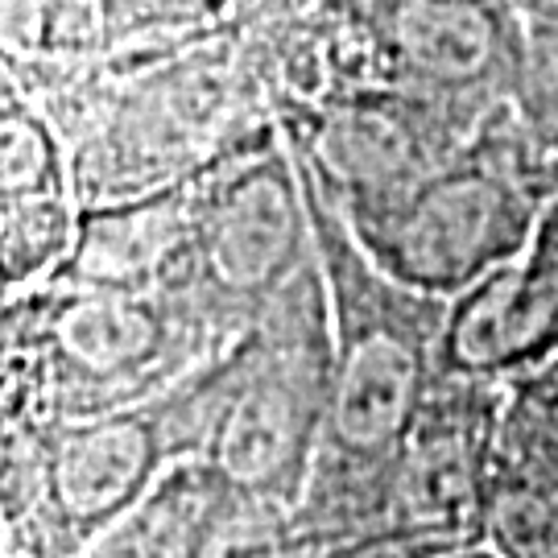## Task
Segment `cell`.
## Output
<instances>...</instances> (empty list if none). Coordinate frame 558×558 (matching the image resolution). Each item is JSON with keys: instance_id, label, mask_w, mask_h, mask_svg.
Returning <instances> with one entry per match:
<instances>
[{"instance_id": "cell-1", "label": "cell", "mask_w": 558, "mask_h": 558, "mask_svg": "<svg viewBox=\"0 0 558 558\" xmlns=\"http://www.w3.org/2000/svg\"><path fill=\"white\" fill-rule=\"evenodd\" d=\"M558 191L555 149L500 104L472 145L368 199L336 203L364 253L401 286L456 302L521 253L542 203Z\"/></svg>"}, {"instance_id": "cell-2", "label": "cell", "mask_w": 558, "mask_h": 558, "mask_svg": "<svg viewBox=\"0 0 558 558\" xmlns=\"http://www.w3.org/2000/svg\"><path fill=\"white\" fill-rule=\"evenodd\" d=\"M302 182L336 336V389L323 442L360 459H393L418 401L439 373L451 302L389 278L364 253L331 195L306 170Z\"/></svg>"}, {"instance_id": "cell-3", "label": "cell", "mask_w": 558, "mask_h": 558, "mask_svg": "<svg viewBox=\"0 0 558 558\" xmlns=\"http://www.w3.org/2000/svg\"><path fill=\"white\" fill-rule=\"evenodd\" d=\"M336 389V336L319 260L260 302L207 463L240 497H302Z\"/></svg>"}, {"instance_id": "cell-4", "label": "cell", "mask_w": 558, "mask_h": 558, "mask_svg": "<svg viewBox=\"0 0 558 558\" xmlns=\"http://www.w3.org/2000/svg\"><path fill=\"white\" fill-rule=\"evenodd\" d=\"M319 260L302 166L278 124L220 149L203 166L191 278L203 299L253 319L286 281Z\"/></svg>"}, {"instance_id": "cell-5", "label": "cell", "mask_w": 558, "mask_h": 558, "mask_svg": "<svg viewBox=\"0 0 558 558\" xmlns=\"http://www.w3.org/2000/svg\"><path fill=\"white\" fill-rule=\"evenodd\" d=\"M509 380L442 368L389 459L393 525L480 542V500L497 456Z\"/></svg>"}, {"instance_id": "cell-6", "label": "cell", "mask_w": 558, "mask_h": 558, "mask_svg": "<svg viewBox=\"0 0 558 558\" xmlns=\"http://www.w3.org/2000/svg\"><path fill=\"white\" fill-rule=\"evenodd\" d=\"M385 75L447 108L488 117L518 100L525 25L500 0H385L377 25Z\"/></svg>"}, {"instance_id": "cell-7", "label": "cell", "mask_w": 558, "mask_h": 558, "mask_svg": "<svg viewBox=\"0 0 558 558\" xmlns=\"http://www.w3.org/2000/svg\"><path fill=\"white\" fill-rule=\"evenodd\" d=\"M34 430L46 468V518L54 521L71 555H80L83 542L129 513L174 463L186 459L158 401Z\"/></svg>"}, {"instance_id": "cell-8", "label": "cell", "mask_w": 558, "mask_h": 558, "mask_svg": "<svg viewBox=\"0 0 558 558\" xmlns=\"http://www.w3.org/2000/svg\"><path fill=\"white\" fill-rule=\"evenodd\" d=\"M558 356V191L534 232L468 294L451 302L439 364L451 373L518 380Z\"/></svg>"}, {"instance_id": "cell-9", "label": "cell", "mask_w": 558, "mask_h": 558, "mask_svg": "<svg viewBox=\"0 0 558 558\" xmlns=\"http://www.w3.org/2000/svg\"><path fill=\"white\" fill-rule=\"evenodd\" d=\"M203 166L179 182L108 203H83L75 253L54 281L83 290L161 294L191 278Z\"/></svg>"}, {"instance_id": "cell-10", "label": "cell", "mask_w": 558, "mask_h": 558, "mask_svg": "<svg viewBox=\"0 0 558 558\" xmlns=\"http://www.w3.org/2000/svg\"><path fill=\"white\" fill-rule=\"evenodd\" d=\"M228 493L207 459H182L75 558H199Z\"/></svg>"}, {"instance_id": "cell-11", "label": "cell", "mask_w": 558, "mask_h": 558, "mask_svg": "<svg viewBox=\"0 0 558 558\" xmlns=\"http://www.w3.org/2000/svg\"><path fill=\"white\" fill-rule=\"evenodd\" d=\"M75 191V161L66 141L50 124V112L34 104L29 92L4 80V108H0V199L25 195H62Z\"/></svg>"}, {"instance_id": "cell-12", "label": "cell", "mask_w": 558, "mask_h": 558, "mask_svg": "<svg viewBox=\"0 0 558 558\" xmlns=\"http://www.w3.org/2000/svg\"><path fill=\"white\" fill-rule=\"evenodd\" d=\"M348 550L356 546L319 534L286 500L228 493L199 558H348Z\"/></svg>"}, {"instance_id": "cell-13", "label": "cell", "mask_w": 558, "mask_h": 558, "mask_svg": "<svg viewBox=\"0 0 558 558\" xmlns=\"http://www.w3.org/2000/svg\"><path fill=\"white\" fill-rule=\"evenodd\" d=\"M480 546L497 558H558V484L493 463L480 500Z\"/></svg>"}, {"instance_id": "cell-14", "label": "cell", "mask_w": 558, "mask_h": 558, "mask_svg": "<svg viewBox=\"0 0 558 558\" xmlns=\"http://www.w3.org/2000/svg\"><path fill=\"white\" fill-rule=\"evenodd\" d=\"M525 59H521L518 108L558 158V0H534L521 9Z\"/></svg>"}, {"instance_id": "cell-15", "label": "cell", "mask_w": 558, "mask_h": 558, "mask_svg": "<svg viewBox=\"0 0 558 558\" xmlns=\"http://www.w3.org/2000/svg\"><path fill=\"white\" fill-rule=\"evenodd\" d=\"M442 558H497L493 550H484V546H463L456 555H442Z\"/></svg>"}]
</instances>
